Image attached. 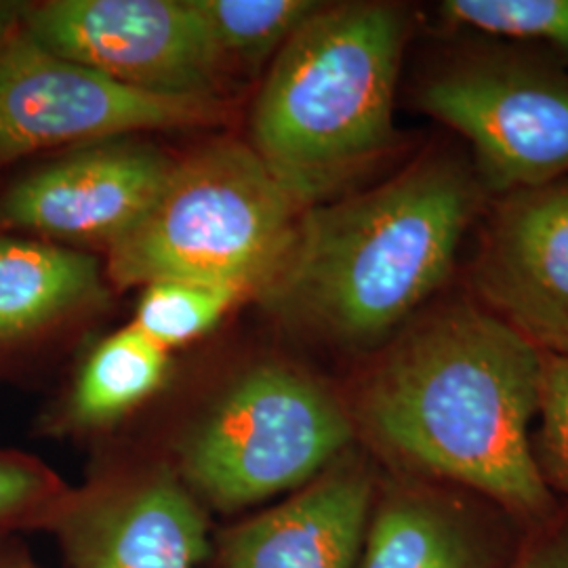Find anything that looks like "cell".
<instances>
[{
    "label": "cell",
    "mask_w": 568,
    "mask_h": 568,
    "mask_svg": "<svg viewBox=\"0 0 568 568\" xmlns=\"http://www.w3.org/2000/svg\"><path fill=\"white\" fill-rule=\"evenodd\" d=\"M541 384L544 352L474 297H457L387 342L352 417L408 476L544 518L551 490L532 450Z\"/></svg>",
    "instance_id": "obj_1"
},
{
    "label": "cell",
    "mask_w": 568,
    "mask_h": 568,
    "mask_svg": "<svg viewBox=\"0 0 568 568\" xmlns=\"http://www.w3.org/2000/svg\"><path fill=\"white\" fill-rule=\"evenodd\" d=\"M485 199L462 152L429 148L379 185L305 209L257 295L281 323L325 344L379 347L448 283Z\"/></svg>",
    "instance_id": "obj_2"
},
{
    "label": "cell",
    "mask_w": 568,
    "mask_h": 568,
    "mask_svg": "<svg viewBox=\"0 0 568 568\" xmlns=\"http://www.w3.org/2000/svg\"><path fill=\"white\" fill-rule=\"evenodd\" d=\"M408 32L400 4L323 2L272 60L251 148L302 209L339 199L396 145Z\"/></svg>",
    "instance_id": "obj_3"
},
{
    "label": "cell",
    "mask_w": 568,
    "mask_h": 568,
    "mask_svg": "<svg viewBox=\"0 0 568 568\" xmlns=\"http://www.w3.org/2000/svg\"><path fill=\"white\" fill-rule=\"evenodd\" d=\"M251 145L215 142L175 161L156 201L108 248L122 288L194 281L257 295L304 215Z\"/></svg>",
    "instance_id": "obj_4"
},
{
    "label": "cell",
    "mask_w": 568,
    "mask_h": 568,
    "mask_svg": "<svg viewBox=\"0 0 568 568\" xmlns=\"http://www.w3.org/2000/svg\"><path fill=\"white\" fill-rule=\"evenodd\" d=\"M354 438L352 410L323 382L291 365L255 366L185 434L183 485L220 511L251 508L312 483Z\"/></svg>",
    "instance_id": "obj_5"
},
{
    "label": "cell",
    "mask_w": 568,
    "mask_h": 568,
    "mask_svg": "<svg viewBox=\"0 0 568 568\" xmlns=\"http://www.w3.org/2000/svg\"><path fill=\"white\" fill-rule=\"evenodd\" d=\"M419 112L462 135L487 194L568 175V72L511 42L453 53L415 93Z\"/></svg>",
    "instance_id": "obj_6"
},
{
    "label": "cell",
    "mask_w": 568,
    "mask_h": 568,
    "mask_svg": "<svg viewBox=\"0 0 568 568\" xmlns=\"http://www.w3.org/2000/svg\"><path fill=\"white\" fill-rule=\"evenodd\" d=\"M220 95L148 93L42 49L23 26L0 39V163L49 150L225 121Z\"/></svg>",
    "instance_id": "obj_7"
},
{
    "label": "cell",
    "mask_w": 568,
    "mask_h": 568,
    "mask_svg": "<svg viewBox=\"0 0 568 568\" xmlns=\"http://www.w3.org/2000/svg\"><path fill=\"white\" fill-rule=\"evenodd\" d=\"M23 30L42 49L161 95H217L224 61L190 0L30 2Z\"/></svg>",
    "instance_id": "obj_8"
},
{
    "label": "cell",
    "mask_w": 568,
    "mask_h": 568,
    "mask_svg": "<svg viewBox=\"0 0 568 568\" xmlns=\"http://www.w3.org/2000/svg\"><path fill=\"white\" fill-rule=\"evenodd\" d=\"M175 161L135 135L63 150L0 196V225L108 248L156 201Z\"/></svg>",
    "instance_id": "obj_9"
},
{
    "label": "cell",
    "mask_w": 568,
    "mask_h": 568,
    "mask_svg": "<svg viewBox=\"0 0 568 568\" xmlns=\"http://www.w3.org/2000/svg\"><path fill=\"white\" fill-rule=\"evenodd\" d=\"M469 286L537 349L568 358V175L495 199Z\"/></svg>",
    "instance_id": "obj_10"
},
{
    "label": "cell",
    "mask_w": 568,
    "mask_h": 568,
    "mask_svg": "<svg viewBox=\"0 0 568 568\" xmlns=\"http://www.w3.org/2000/svg\"><path fill=\"white\" fill-rule=\"evenodd\" d=\"M377 483L354 448L283 504L230 528L222 568H358Z\"/></svg>",
    "instance_id": "obj_11"
},
{
    "label": "cell",
    "mask_w": 568,
    "mask_h": 568,
    "mask_svg": "<svg viewBox=\"0 0 568 568\" xmlns=\"http://www.w3.org/2000/svg\"><path fill=\"white\" fill-rule=\"evenodd\" d=\"M51 525L70 568H199L206 556L201 501L171 471L100 504H63Z\"/></svg>",
    "instance_id": "obj_12"
},
{
    "label": "cell",
    "mask_w": 568,
    "mask_h": 568,
    "mask_svg": "<svg viewBox=\"0 0 568 568\" xmlns=\"http://www.w3.org/2000/svg\"><path fill=\"white\" fill-rule=\"evenodd\" d=\"M501 539L478 501L429 480L377 488L358 568H497Z\"/></svg>",
    "instance_id": "obj_13"
},
{
    "label": "cell",
    "mask_w": 568,
    "mask_h": 568,
    "mask_svg": "<svg viewBox=\"0 0 568 568\" xmlns=\"http://www.w3.org/2000/svg\"><path fill=\"white\" fill-rule=\"evenodd\" d=\"M102 293V265L93 255L42 239L0 236V345L39 333Z\"/></svg>",
    "instance_id": "obj_14"
},
{
    "label": "cell",
    "mask_w": 568,
    "mask_h": 568,
    "mask_svg": "<svg viewBox=\"0 0 568 568\" xmlns=\"http://www.w3.org/2000/svg\"><path fill=\"white\" fill-rule=\"evenodd\" d=\"M169 365V349L124 326L84 361L68 398V417L89 427L121 419L161 389Z\"/></svg>",
    "instance_id": "obj_15"
},
{
    "label": "cell",
    "mask_w": 568,
    "mask_h": 568,
    "mask_svg": "<svg viewBox=\"0 0 568 568\" xmlns=\"http://www.w3.org/2000/svg\"><path fill=\"white\" fill-rule=\"evenodd\" d=\"M222 61L257 65L276 58L284 42L323 2L312 0H190Z\"/></svg>",
    "instance_id": "obj_16"
},
{
    "label": "cell",
    "mask_w": 568,
    "mask_h": 568,
    "mask_svg": "<svg viewBox=\"0 0 568 568\" xmlns=\"http://www.w3.org/2000/svg\"><path fill=\"white\" fill-rule=\"evenodd\" d=\"M438 16L448 28L520 44L568 63V0H445Z\"/></svg>",
    "instance_id": "obj_17"
},
{
    "label": "cell",
    "mask_w": 568,
    "mask_h": 568,
    "mask_svg": "<svg viewBox=\"0 0 568 568\" xmlns=\"http://www.w3.org/2000/svg\"><path fill=\"white\" fill-rule=\"evenodd\" d=\"M243 297L239 288L222 284L156 281L145 284L133 326L171 349L209 333Z\"/></svg>",
    "instance_id": "obj_18"
},
{
    "label": "cell",
    "mask_w": 568,
    "mask_h": 568,
    "mask_svg": "<svg viewBox=\"0 0 568 568\" xmlns=\"http://www.w3.org/2000/svg\"><path fill=\"white\" fill-rule=\"evenodd\" d=\"M65 497L60 478L41 462L0 450V532L51 525Z\"/></svg>",
    "instance_id": "obj_19"
},
{
    "label": "cell",
    "mask_w": 568,
    "mask_h": 568,
    "mask_svg": "<svg viewBox=\"0 0 568 568\" xmlns=\"http://www.w3.org/2000/svg\"><path fill=\"white\" fill-rule=\"evenodd\" d=\"M535 462L549 490L568 497V358L544 354L541 405L532 432Z\"/></svg>",
    "instance_id": "obj_20"
},
{
    "label": "cell",
    "mask_w": 568,
    "mask_h": 568,
    "mask_svg": "<svg viewBox=\"0 0 568 568\" xmlns=\"http://www.w3.org/2000/svg\"><path fill=\"white\" fill-rule=\"evenodd\" d=\"M509 568H568V518L535 539Z\"/></svg>",
    "instance_id": "obj_21"
},
{
    "label": "cell",
    "mask_w": 568,
    "mask_h": 568,
    "mask_svg": "<svg viewBox=\"0 0 568 568\" xmlns=\"http://www.w3.org/2000/svg\"><path fill=\"white\" fill-rule=\"evenodd\" d=\"M30 9V2L20 0H0V39L16 32L23 26V18Z\"/></svg>",
    "instance_id": "obj_22"
},
{
    "label": "cell",
    "mask_w": 568,
    "mask_h": 568,
    "mask_svg": "<svg viewBox=\"0 0 568 568\" xmlns=\"http://www.w3.org/2000/svg\"><path fill=\"white\" fill-rule=\"evenodd\" d=\"M0 568H39L23 549L0 539Z\"/></svg>",
    "instance_id": "obj_23"
}]
</instances>
